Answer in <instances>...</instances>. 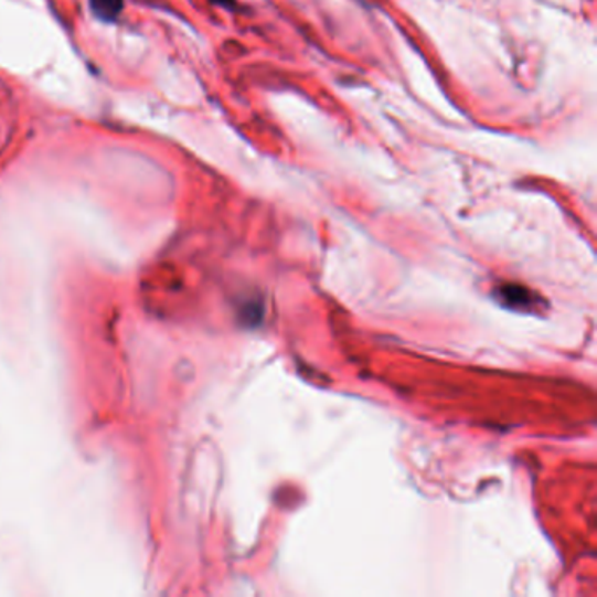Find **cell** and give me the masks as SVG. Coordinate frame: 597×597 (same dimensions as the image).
<instances>
[{"instance_id":"cell-1","label":"cell","mask_w":597,"mask_h":597,"mask_svg":"<svg viewBox=\"0 0 597 597\" xmlns=\"http://www.w3.org/2000/svg\"><path fill=\"white\" fill-rule=\"evenodd\" d=\"M89 6L103 22H115L124 11L125 4L124 0H89Z\"/></svg>"},{"instance_id":"cell-2","label":"cell","mask_w":597,"mask_h":597,"mask_svg":"<svg viewBox=\"0 0 597 597\" xmlns=\"http://www.w3.org/2000/svg\"><path fill=\"white\" fill-rule=\"evenodd\" d=\"M504 303H512V307L522 306L525 309H530L534 306V300H531V292L525 291L524 288H504L501 289Z\"/></svg>"},{"instance_id":"cell-3","label":"cell","mask_w":597,"mask_h":597,"mask_svg":"<svg viewBox=\"0 0 597 597\" xmlns=\"http://www.w3.org/2000/svg\"><path fill=\"white\" fill-rule=\"evenodd\" d=\"M212 4L223 6V8H230L234 4V0H211Z\"/></svg>"}]
</instances>
